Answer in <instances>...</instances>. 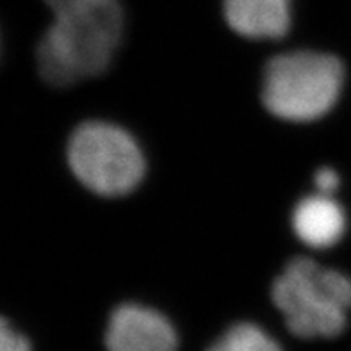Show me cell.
<instances>
[{
    "mask_svg": "<svg viewBox=\"0 0 351 351\" xmlns=\"http://www.w3.org/2000/svg\"><path fill=\"white\" fill-rule=\"evenodd\" d=\"M123 36V11L118 0H93L53 14L41 36L36 61L41 79L66 88L107 70Z\"/></svg>",
    "mask_w": 351,
    "mask_h": 351,
    "instance_id": "6da1fadb",
    "label": "cell"
},
{
    "mask_svg": "<svg viewBox=\"0 0 351 351\" xmlns=\"http://www.w3.org/2000/svg\"><path fill=\"white\" fill-rule=\"evenodd\" d=\"M293 228L300 241L311 248H330L344 236L346 214L332 196L317 193L296 205Z\"/></svg>",
    "mask_w": 351,
    "mask_h": 351,
    "instance_id": "52a82bcc",
    "label": "cell"
},
{
    "mask_svg": "<svg viewBox=\"0 0 351 351\" xmlns=\"http://www.w3.org/2000/svg\"><path fill=\"white\" fill-rule=\"evenodd\" d=\"M271 298L291 334L332 339L344 332L351 311V278L312 258H293L273 282Z\"/></svg>",
    "mask_w": 351,
    "mask_h": 351,
    "instance_id": "7a4b0ae2",
    "label": "cell"
},
{
    "mask_svg": "<svg viewBox=\"0 0 351 351\" xmlns=\"http://www.w3.org/2000/svg\"><path fill=\"white\" fill-rule=\"evenodd\" d=\"M93 0H45V4L49 5L53 11V14L64 13V11H70V9H75L79 5L89 4Z\"/></svg>",
    "mask_w": 351,
    "mask_h": 351,
    "instance_id": "8fae6325",
    "label": "cell"
},
{
    "mask_svg": "<svg viewBox=\"0 0 351 351\" xmlns=\"http://www.w3.org/2000/svg\"><path fill=\"white\" fill-rule=\"evenodd\" d=\"M173 325L160 312L138 303L114 308L106 330L107 351H177Z\"/></svg>",
    "mask_w": 351,
    "mask_h": 351,
    "instance_id": "5b68a950",
    "label": "cell"
},
{
    "mask_svg": "<svg viewBox=\"0 0 351 351\" xmlns=\"http://www.w3.org/2000/svg\"><path fill=\"white\" fill-rule=\"evenodd\" d=\"M68 165L82 186L100 196L129 195L145 175V157L136 139L106 121H86L71 134Z\"/></svg>",
    "mask_w": 351,
    "mask_h": 351,
    "instance_id": "277c9868",
    "label": "cell"
},
{
    "mask_svg": "<svg viewBox=\"0 0 351 351\" xmlns=\"http://www.w3.org/2000/svg\"><path fill=\"white\" fill-rule=\"evenodd\" d=\"M314 182H316L317 191H319L321 195L332 196L334 195L335 189L339 187V175L335 173L334 169L321 168V169H317Z\"/></svg>",
    "mask_w": 351,
    "mask_h": 351,
    "instance_id": "30bf717a",
    "label": "cell"
},
{
    "mask_svg": "<svg viewBox=\"0 0 351 351\" xmlns=\"http://www.w3.org/2000/svg\"><path fill=\"white\" fill-rule=\"evenodd\" d=\"M344 84V66L335 56L289 52L266 64L263 102L276 118L314 121L337 104Z\"/></svg>",
    "mask_w": 351,
    "mask_h": 351,
    "instance_id": "3957f363",
    "label": "cell"
},
{
    "mask_svg": "<svg viewBox=\"0 0 351 351\" xmlns=\"http://www.w3.org/2000/svg\"><path fill=\"white\" fill-rule=\"evenodd\" d=\"M0 351H32L29 339L4 317H0Z\"/></svg>",
    "mask_w": 351,
    "mask_h": 351,
    "instance_id": "9c48e42d",
    "label": "cell"
},
{
    "mask_svg": "<svg viewBox=\"0 0 351 351\" xmlns=\"http://www.w3.org/2000/svg\"><path fill=\"white\" fill-rule=\"evenodd\" d=\"M207 351H284L271 335L254 323L228 328Z\"/></svg>",
    "mask_w": 351,
    "mask_h": 351,
    "instance_id": "ba28073f",
    "label": "cell"
},
{
    "mask_svg": "<svg viewBox=\"0 0 351 351\" xmlns=\"http://www.w3.org/2000/svg\"><path fill=\"white\" fill-rule=\"evenodd\" d=\"M223 13L248 40H280L291 29V0H223Z\"/></svg>",
    "mask_w": 351,
    "mask_h": 351,
    "instance_id": "8992f818",
    "label": "cell"
}]
</instances>
